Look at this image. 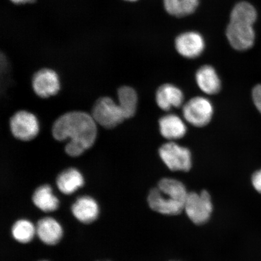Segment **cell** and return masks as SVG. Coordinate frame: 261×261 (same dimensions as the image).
<instances>
[{
	"label": "cell",
	"instance_id": "cell-5",
	"mask_svg": "<svg viewBox=\"0 0 261 261\" xmlns=\"http://www.w3.org/2000/svg\"><path fill=\"white\" fill-rule=\"evenodd\" d=\"M91 116L96 123L106 129L115 128L126 119L118 103L109 97H100L96 101Z\"/></svg>",
	"mask_w": 261,
	"mask_h": 261
},
{
	"label": "cell",
	"instance_id": "cell-17",
	"mask_svg": "<svg viewBox=\"0 0 261 261\" xmlns=\"http://www.w3.org/2000/svg\"><path fill=\"white\" fill-rule=\"evenodd\" d=\"M196 82L198 86L207 94H217L221 90V81L216 71L210 65H204L199 68L196 73Z\"/></svg>",
	"mask_w": 261,
	"mask_h": 261
},
{
	"label": "cell",
	"instance_id": "cell-3",
	"mask_svg": "<svg viewBox=\"0 0 261 261\" xmlns=\"http://www.w3.org/2000/svg\"><path fill=\"white\" fill-rule=\"evenodd\" d=\"M188 192L181 182L172 178H163L158 187L151 189L148 203L152 210L166 215H177L184 211Z\"/></svg>",
	"mask_w": 261,
	"mask_h": 261
},
{
	"label": "cell",
	"instance_id": "cell-12",
	"mask_svg": "<svg viewBox=\"0 0 261 261\" xmlns=\"http://www.w3.org/2000/svg\"><path fill=\"white\" fill-rule=\"evenodd\" d=\"M203 37L197 32H189L179 35L176 38L175 48L179 54L187 58H195L204 48Z\"/></svg>",
	"mask_w": 261,
	"mask_h": 261
},
{
	"label": "cell",
	"instance_id": "cell-20",
	"mask_svg": "<svg viewBox=\"0 0 261 261\" xmlns=\"http://www.w3.org/2000/svg\"><path fill=\"white\" fill-rule=\"evenodd\" d=\"M199 0H164V6L168 14L182 17L191 15L197 9Z\"/></svg>",
	"mask_w": 261,
	"mask_h": 261
},
{
	"label": "cell",
	"instance_id": "cell-7",
	"mask_svg": "<svg viewBox=\"0 0 261 261\" xmlns=\"http://www.w3.org/2000/svg\"><path fill=\"white\" fill-rule=\"evenodd\" d=\"M213 114L214 107L211 101L203 97L192 98L182 107V115L185 120L197 127L207 125Z\"/></svg>",
	"mask_w": 261,
	"mask_h": 261
},
{
	"label": "cell",
	"instance_id": "cell-23",
	"mask_svg": "<svg viewBox=\"0 0 261 261\" xmlns=\"http://www.w3.org/2000/svg\"><path fill=\"white\" fill-rule=\"evenodd\" d=\"M252 184L254 189L261 194V169L252 176Z\"/></svg>",
	"mask_w": 261,
	"mask_h": 261
},
{
	"label": "cell",
	"instance_id": "cell-18",
	"mask_svg": "<svg viewBox=\"0 0 261 261\" xmlns=\"http://www.w3.org/2000/svg\"><path fill=\"white\" fill-rule=\"evenodd\" d=\"M11 234L13 240L19 244L31 243L37 237L36 225L27 218H19L12 224Z\"/></svg>",
	"mask_w": 261,
	"mask_h": 261
},
{
	"label": "cell",
	"instance_id": "cell-22",
	"mask_svg": "<svg viewBox=\"0 0 261 261\" xmlns=\"http://www.w3.org/2000/svg\"><path fill=\"white\" fill-rule=\"evenodd\" d=\"M252 96L254 105L261 113V84L254 87Z\"/></svg>",
	"mask_w": 261,
	"mask_h": 261
},
{
	"label": "cell",
	"instance_id": "cell-25",
	"mask_svg": "<svg viewBox=\"0 0 261 261\" xmlns=\"http://www.w3.org/2000/svg\"><path fill=\"white\" fill-rule=\"evenodd\" d=\"M125 1H128V2H136V1H138V0H125Z\"/></svg>",
	"mask_w": 261,
	"mask_h": 261
},
{
	"label": "cell",
	"instance_id": "cell-26",
	"mask_svg": "<svg viewBox=\"0 0 261 261\" xmlns=\"http://www.w3.org/2000/svg\"><path fill=\"white\" fill-rule=\"evenodd\" d=\"M38 261H50V260H47V259H41V260H39Z\"/></svg>",
	"mask_w": 261,
	"mask_h": 261
},
{
	"label": "cell",
	"instance_id": "cell-24",
	"mask_svg": "<svg viewBox=\"0 0 261 261\" xmlns=\"http://www.w3.org/2000/svg\"><path fill=\"white\" fill-rule=\"evenodd\" d=\"M12 3L15 4H24V3H30L34 2L35 0H11Z\"/></svg>",
	"mask_w": 261,
	"mask_h": 261
},
{
	"label": "cell",
	"instance_id": "cell-14",
	"mask_svg": "<svg viewBox=\"0 0 261 261\" xmlns=\"http://www.w3.org/2000/svg\"><path fill=\"white\" fill-rule=\"evenodd\" d=\"M156 102L160 109L169 111L172 108L181 106L184 101L182 91L171 84H164L159 88L155 96Z\"/></svg>",
	"mask_w": 261,
	"mask_h": 261
},
{
	"label": "cell",
	"instance_id": "cell-13",
	"mask_svg": "<svg viewBox=\"0 0 261 261\" xmlns=\"http://www.w3.org/2000/svg\"><path fill=\"white\" fill-rule=\"evenodd\" d=\"M32 203L44 213H52L59 210L60 201L49 185L40 186L35 189L32 196Z\"/></svg>",
	"mask_w": 261,
	"mask_h": 261
},
{
	"label": "cell",
	"instance_id": "cell-8",
	"mask_svg": "<svg viewBox=\"0 0 261 261\" xmlns=\"http://www.w3.org/2000/svg\"><path fill=\"white\" fill-rule=\"evenodd\" d=\"M10 128L13 136L22 141H31L40 130L37 117L27 111L16 112L10 120Z\"/></svg>",
	"mask_w": 261,
	"mask_h": 261
},
{
	"label": "cell",
	"instance_id": "cell-16",
	"mask_svg": "<svg viewBox=\"0 0 261 261\" xmlns=\"http://www.w3.org/2000/svg\"><path fill=\"white\" fill-rule=\"evenodd\" d=\"M160 132L166 139L177 140L184 138L187 132V126L180 117L175 114H168L159 120Z\"/></svg>",
	"mask_w": 261,
	"mask_h": 261
},
{
	"label": "cell",
	"instance_id": "cell-1",
	"mask_svg": "<svg viewBox=\"0 0 261 261\" xmlns=\"http://www.w3.org/2000/svg\"><path fill=\"white\" fill-rule=\"evenodd\" d=\"M52 135L58 141L80 143L87 150L96 141V123L92 116L83 112H71L62 115L52 126Z\"/></svg>",
	"mask_w": 261,
	"mask_h": 261
},
{
	"label": "cell",
	"instance_id": "cell-21",
	"mask_svg": "<svg viewBox=\"0 0 261 261\" xmlns=\"http://www.w3.org/2000/svg\"><path fill=\"white\" fill-rule=\"evenodd\" d=\"M86 149L84 148L83 145L76 142H68L66 146H65V151L67 154L73 158H76L83 154Z\"/></svg>",
	"mask_w": 261,
	"mask_h": 261
},
{
	"label": "cell",
	"instance_id": "cell-11",
	"mask_svg": "<svg viewBox=\"0 0 261 261\" xmlns=\"http://www.w3.org/2000/svg\"><path fill=\"white\" fill-rule=\"evenodd\" d=\"M32 84L34 92L42 98L56 95L60 90L58 75L48 68L37 71L33 76Z\"/></svg>",
	"mask_w": 261,
	"mask_h": 261
},
{
	"label": "cell",
	"instance_id": "cell-6",
	"mask_svg": "<svg viewBox=\"0 0 261 261\" xmlns=\"http://www.w3.org/2000/svg\"><path fill=\"white\" fill-rule=\"evenodd\" d=\"M159 155L171 171L188 172L192 167L191 153L189 149L174 142L163 145L159 149Z\"/></svg>",
	"mask_w": 261,
	"mask_h": 261
},
{
	"label": "cell",
	"instance_id": "cell-9",
	"mask_svg": "<svg viewBox=\"0 0 261 261\" xmlns=\"http://www.w3.org/2000/svg\"><path fill=\"white\" fill-rule=\"evenodd\" d=\"M71 215L79 223L89 225L99 218L100 208L95 198L90 195L77 197L70 207Z\"/></svg>",
	"mask_w": 261,
	"mask_h": 261
},
{
	"label": "cell",
	"instance_id": "cell-4",
	"mask_svg": "<svg viewBox=\"0 0 261 261\" xmlns=\"http://www.w3.org/2000/svg\"><path fill=\"white\" fill-rule=\"evenodd\" d=\"M184 211L192 223L202 225L210 219L213 205L208 192L203 191L200 194L189 192L186 199Z\"/></svg>",
	"mask_w": 261,
	"mask_h": 261
},
{
	"label": "cell",
	"instance_id": "cell-15",
	"mask_svg": "<svg viewBox=\"0 0 261 261\" xmlns=\"http://www.w3.org/2000/svg\"><path fill=\"white\" fill-rule=\"evenodd\" d=\"M56 184L62 194L72 195L85 184L84 178L79 170L74 168L65 169L58 175Z\"/></svg>",
	"mask_w": 261,
	"mask_h": 261
},
{
	"label": "cell",
	"instance_id": "cell-2",
	"mask_svg": "<svg viewBox=\"0 0 261 261\" xmlns=\"http://www.w3.org/2000/svg\"><path fill=\"white\" fill-rule=\"evenodd\" d=\"M257 18L256 9L250 3H238L231 11L226 36L231 46L237 50L244 51L252 47L255 33L253 25Z\"/></svg>",
	"mask_w": 261,
	"mask_h": 261
},
{
	"label": "cell",
	"instance_id": "cell-19",
	"mask_svg": "<svg viewBox=\"0 0 261 261\" xmlns=\"http://www.w3.org/2000/svg\"><path fill=\"white\" fill-rule=\"evenodd\" d=\"M118 105L122 109L125 119H129L135 116L138 104V95L132 87L124 86L117 91Z\"/></svg>",
	"mask_w": 261,
	"mask_h": 261
},
{
	"label": "cell",
	"instance_id": "cell-10",
	"mask_svg": "<svg viewBox=\"0 0 261 261\" xmlns=\"http://www.w3.org/2000/svg\"><path fill=\"white\" fill-rule=\"evenodd\" d=\"M35 225L37 237L45 246H57L63 240L64 228L56 218L50 216L42 217Z\"/></svg>",
	"mask_w": 261,
	"mask_h": 261
}]
</instances>
